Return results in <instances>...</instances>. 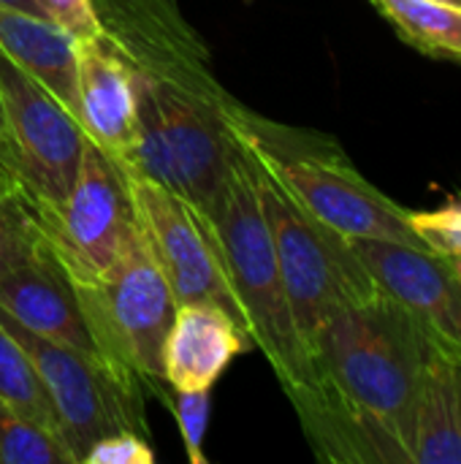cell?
<instances>
[{
  "mask_svg": "<svg viewBox=\"0 0 461 464\" xmlns=\"http://www.w3.org/2000/svg\"><path fill=\"white\" fill-rule=\"evenodd\" d=\"M236 136L307 212L340 234L429 250L410 209L378 190L331 136L274 122L247 106L236 117Z\"/></svg>",
  "mask_w": 461,
  "mask_h": 464,
  "instance_id": "3",
  "label": "cell"
},
{
  "mask_svg": "<svg viewBox=\"0 0 461 464\" xmlns=\"http://www.w3.org/2000/svg\"><path fill=\"white\" fill-rule=\"evenodd\" d=\"M35 5L46 22L68 33L73 41H90L103 33L92 0H35Z\"/></svg>",
  "mask_w": 461,
  "mask_h": 464,
  "instance_id": "21",
  "label": "cell"
},
{
  "mask_svg": "<svg viewBox=\"0 0 461 464\" xmlns=\"http://www.w3.org/2000/svg\"><path fill=\"white\" fill-rule=\"evenodd\" d=\"M0 324L19 340L35 364L54 405L57 435L73 457V464H82L90 446L106 435L139 432L149 438L144 413V397L149 392L139 378L122 372L98 353L41 337L3 310Z\"/></svg>",
  "mask_w": 461,
  "mask_h": 464,
  "instance_id": "6",
  "label": "cell"
},
{
  "mask_svg": "<svg viewBox=\"0 0 461 464\" xmlns=\"http://www.w3.org/2000/svg\"><path fill=\"white\" fill-rule=\"evenodd\" d=\"M8 196H14V188H11V182L5 179V174L0 171V201H5Z\"/></svg>",
  "mask_w": 461,
  "mask_h": 464,
  "instance_id": "25",
  "label": "cell"
},
{
  "mask_svg": "<svg viewBox=\"0 0 461 464\" xmlns=\"http://www.w3.org/2000/svg\"><path fill=\"white\" fill-rule=\"evenodd\" d=\"M0 52L43 82L76 117V41L68 33L0 3Z\"/></svg>",
  "mask_w": 461,
  "mask_h": 464,
  "instance_id": "15",
  "label": "cell"
},
{
  "mask_svg": "<svg viewBox=\"0 0 461 464\" xmlns=\"http://www.w3.org/2000/svg\"><path fill=\"white\" fill-rule=\"evenodd\" d=\"M212 389H171L166 397L168 411L174 413L179 432H182V443L187 451V459L193 464H206L204 457V438H206V427H209V397Z\"/></svg>",
  "mask_w": 461,
  "mask_h": 464,
  "instance_id": "19",
  "label": "cell"
},
{
  "mask_svg": "<svg viewBox=\"0 0 461 464\" xmlns=\"http://www.w3.org/2000/svg\"><path fill=\"white\" fill-rule=\"evenodd\" d=\"M33 218L16 198V193L0 201V275L22 256V250L33 239Z\"/></svg>",
  "mask_w": 461,
  "mask_h": 464,
  "instance_id": "22",
  "label": "cell"
},
{
  "mask_svg": "<svg viewBox=\"0 0 461 464\" xmlns=\"http://www.w3.org/2000/svg\"><path fill=\"white\" fill-rule=\"evenodd\" d=\"M253 169L285 296L302 337L312 348L315 334L337 310L370 302L383 291L353 250L351 237L307 212L255 158Z\"/></svg>",
  "mask_w": 461,
  "mask_h": 464,
  "instance_id": "4",
  "label": "cell"
},
{
  "mask_svg": "<svg viewBox=\"0 0 461 464\" xmlns=\"http://www.w3.org/2000/svg\"><path fill=\"white\" fill-rule=\"evenodd\" d=\"M255 351L253 337L217 304H177L163 343V375L171 389H212L228 364Z\"/></svg>",
  "mask_w": 461,
  "mask_h": 464,
  "instance_id": "13",
  "label": "cell"
},
{
  "mask_svg": "<svg viewBox=\"0 0 461 464\" xmlns=\"http://www.w3.org/2000/svg\"><path fill=\"white\" fill-rule=\"evenodd\" d=\"M136 117L133 71L122 54L103 33L76 41V120L87 139L122 166L136 139Z\"/></svg>",
  "mask_w": 461,
  "mask_h": 464,
  "instance_id": "12",
  "label": "cell"
},
{
  "mask_svg": "<svg viewBox=\"0 0 461 464\" xmlns=\"http://www.w3.org/2000/svg\"><path fill=\"white\" fill-rule=\"evenodd\" d=\"M451 264H454V272H456V277L461 280V258H451Z\"/></svg>",
  "mask_w": 461,
  "mask_h": 464,
  "instance_id": "26",
  "label": "cell"
},
{
  "mask_svg": "<svg viewBox=\"0 0 461 464\" xmlns=\"http://www.w3.org/2000/svg\"><path fill=\"white\" fill-rule=\"evenodd\" d=\"M413 419V464H461V353L429 332Z\"/></svg>",
  "mask_w": 461,
  "mask_h": 464,
  "instance_id": "14",
  "label": "cell"
},
{
  "mask_svg": "<svg viewBox=\"0 0 461 464\" xmlns=\"http://www.w3.org/2000/svg\"><path fill=\"white\" fill-rule=\"evenodd\" d=\"M397 35L435 60L461 63V5L443 0H370Z\"/></svg>",
  "mask_w": 461,
  "mask_h": 464,
  "instance_id": "16",
  "label": "cell"
},
{
  "mask_svg": "<svg viewBox=\"0 0 461 464\" xmlns=\"http://www.w3.org/2000/svg\"><path fill=\"white\" fill-rule=\"evenodd\" d=\"M92 3L136 84V139L122 169L206 215L242 152L236 117L245 103L215 76L209 52L177 0Z\"/></svg>",
  "mask_w": 461,
  "mask_h": 464,
  "instance_id": "1",
  "label": "cell"
},
{
  "mask_svg": "<svg viewBox=\"0 0 461 464\" xmlns=\"http://www.w3.org/2000/svg\"><path fill=\"white\" fill-rule=\"evenodd\" d=\"M155 451L149 438L139 432H114L90 446L82 464H152Z\"/></svg>",
  "mask_w": 461,
  "mask_h": 464,
  "instance_id": "23",
  "label": "cell"
},
{
  "mask_svg": "<svg viewBox=\"0 0 461 464\" xmlns=\"http://www.w3.org/2000/svg\"><path fill=\"white\" fill-rule=\"evenodd\" d=\"M0 3H8V5H16V8H22V11H27V14H35V16H41V14H38V5H35V0H0Z\"/></svg>",
  "mask_w": 461,
  "mask_h": 464,
  "instance_id": "24",
  "label": "cell"
},
{
  "mask_svg": "<svg viewBox=\"0 0 461 464\" xmlns=\"http://www.w3.org/2000/svg\"><path fill=\"white\" fill-rule=\"evenodd\" d=\"M0 171L14 193L35 204H60L79 171L87 133L73 111L30 71L0 52Z\"/></svg>",
  "mask_w": 461,
  "mask_h": 464,
  "instance_id": "7",
  "label": "cell"
},
{
  "mask_svg": "<svg viewBox=\"0 0 461 464\" xmlns=\"http://www.w3.org/2000/svg\"><path fill=\"white\" fill-rule=\"evenodd\" d=\"M73 291L95 351L166 402L171 386L163 375V343L177 302L139 234V223L106 272L73 285Z\"/></svg>",
  "mask_w": 461,
  "mask_h": 464,
  "instance_id": "5",
  "label": "cell"
},
{
  "mask_svg": "<svg viewBox=\"0 0 461 464\" xmlns=\"http://www.w3.org/2000/svg\"><path fill=\"white\" fill-rule=\"evenodd\" d=\"M0 400L57 435L54 405L19 340L0 324ZM60 438V435H57Z\"/></svg>",
  "mask_w": 461,
  "mask_h": 464,
  "instance_id": "17",
  "label": "cell"
},
{
  "mask_svg": "<svg viewBox=\"0 0 461 464\" xmlns=\"http://www.w3.org/2000/svg\"><path fill=\"white\" fill-rule=\"evenodd\" d=\"M0 464H73L62 440L0 400Z\"/></svg>",
  "mask_w": 461,
  "mask_h": 464,
  "instance_id": "18",
  "label": "cell"
},
{
  "mask_svg": "<svg viewBox=\"0 0 461 464\" xmlns=\"http://www.w3.org/2000/svg\"><path fill=\"white\" fill-rule=\"evenodd\" d=\"M0 310L46 340L98 353L73 283L38 228L33 231V239L22 256L0 275Z\"/></svg>",
  "mask_w": 461,
  "mask_h": 464,
  "instance_id": "11",
  "label": "cell"
},
{
  "mask_svg": "<svg viewBox=\"0 0 461 464\" xmlns=\"http://www.w3.org/2000/svg\"><path fill=\"white\" fill-rule=\"evenodd\" d=\"M443 3H454V5H461V0H443Z\"/></svg>",
  "mask_w": 461,
  "mask_h": 464,
  "instance_id": "28",
  "label": "cell"
},
{
  "mask_svg": "<svg viewBox=\"0 0 461 464\" xmlns=\"http://www.w3.org/2000/svg\"><path fill=\"white\" fill-rule=\"evenodd\" d=\"M3 125H5V120H3V101H0V133H3Z\"/></svg>",
  "mask_w": 461,
  "mask_h": 464,
  "instance_id": "27",
  "label": "cell"
},
{
  "mask_svg": "<svg viewBox=\"0 0 461 464\" xmlns=\"http://www.w3.org/2000/svg\"><path fill=\"white\" fill-rule=\"evenodd\" d=\"M139 234L177 304H217L247 334L245 310L231 288L209 218L179 193L128 171Z\"/></svg>",
  "mask_w": 461,
  "mask_h": 464,
  "instance_id": "9",
  "label": "cell"
},
{
  "mask_svg": "<svg viewBox=\"0 0 461 464\" xmlns=\"http://www.w3.org/2000/svg\"><path fill=\"white\" fill-rule=\"evenodd\" d=\"M383 294L410 310L443 345L461 353V280L451 258L386 239H351Z\"/></svg>",
  "mask_w": 461,
  "mask_h": 464,
  "instance_id": "10",
  "label": "cell"
},
{
  "mask_svg": "<svg viewBox=\"0 0 461 464\" xmlns=\"http://www.w3.org/2000/svg\"><path fill=\"white\" fill-rule=\"evenodd\" d=\"M24 209L73 285L101 277L136 231L128 171L90 139L68 196Z\"/></svg>",
  "mask_w": 461,
  "mask_h": 464,
  "instance_id": "8",
  "label": "cell"
},
{
  "mask_svg": "<svg viewBox=\"0 0 461 464\" xmlns=\"http://www.w3.org/2000/svg\"><path fill=\"white\" fill-rule=\"evenodd\" d=\"M312 353L378 440L386 464H413V419L429 359L418 318L389 294L337 310Z\"/></svg>",
  "mask_w": 461,
  "mask_h": 464,
  "instance_id": "2",
  "label": "cell"
},
{
  "mask_svg": "<svg viewBox=\"0 0 461 464\" xmlns=\"http://www.w3.org/2000/svg\"><path fill=\"white\" fill-rule=\"evenodd\" d=\"M410 220L429 253L461 258V196L432 212H410Z\"/></svg>",
  "mask_w": 461,
  "mask_h": 464,
  "instance_id": "20",
  "label": "cell"
}]
</instances>
